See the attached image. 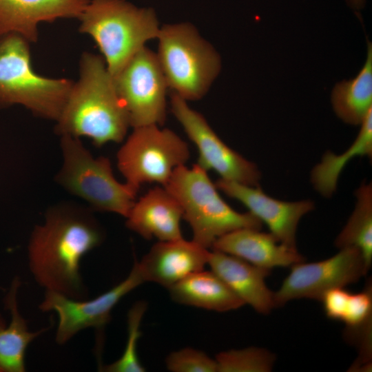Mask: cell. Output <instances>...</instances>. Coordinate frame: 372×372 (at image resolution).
<instances>
[{
	"label": "cell",
	"instance_id": "6da1fadb",
	"mask_svg": "<svg viewBox=\"0 0 372 372\" xmlns=\"http://www.w3.org/2000/svg\"><path fill=\"white\" fill-rule=\"evenodd\" d=\"M104 237L90 210L74 204L56 205L47 211L44 222L31 234L28 247L30 272L45 290L84 300L88 292L81 274V261Z\"/></svg>",
	"mask_w": 372,
	"mask_h": 372
},
{
	"label": "cell",
	"instance_id": "7a4b0ae2",
	"mask_svg": "<svg viewBox=\"0 0 372 372\" xmlns=\"http://www.w3.org/2000/svg\"><path fill=\"white\" fill-rule=\"evenodd\" d=\"M79 70L56 119V131L61 136H86L97 147L121 142L130 125L104 59L85 52Z\"/></svg>",
	"mask_w": 372,
	"mask_h": 372
},
{
	"label": "cell",
	"instance_id": "3957f363",
	"mask_svg": "<svg viewBox=\"0 0 372 372\" xmlns=\"http://www.w3.org/2000/svg\"><path fill=\"white\" fill-rule=\"evenodd\" d=\"M79 19L80 32L95 41L112 76L160 30L153 8L126 0H90Z\"/></svg>",
	"mask_w": 372,
	"mask_h": 372
},
{
	"label": "cell",
	"instance_id": "277c9868",
	"mask_svg": "<svg viewBox=\"0 0 372 372\" xmlns=\"http://www.w3.org/2000/svg\"><path fill=\"white\" fill-rule=\"evenodd\" d=\"M163 187L180 205L183 218L192 229V240L206 249L233 231L262 227V222L250 212L232 209L221 198L207 171L198 164L191 168L185 165L178 167Z\"/></svg>",
	"mask_w": 372,
	"mask_h": 372
},
{
	"label": "cell",
	"instance_id": "5b68a950",
	"mask_svg": "<svg viewBox=\"0 0 372 372\" xmlns=\"http://www.w3.org/2000/svg\"><path fill=\"white\" fill-rule=\"evenodd\" d=\"M156 39V54L167 87L186 101L203 98L221 68L214 47L186 22L163 25Z\"/></svg>",
	"mask_w": 372,
	"mask_h": 372
},
{
	"label": "cell",
	"instance_id": "8992f818",
	"mask_svg": "<svg viewBox=\"0 0 372 372\" xmlns=\"http://www.w3.org/2000/svg\"><path fill=\"white\" fill-rule=\"evenodd\" d=\"M28 42L14 33L0 37V105L21 104L36 115L56 121L73 82L35 73Z\"/></svg>",
	"mask_w": 372,
	"mask_h": 372
},
{
	"label": "cell",
	"instance_id": "52a82bcc",
	"mask_svg": "<svg viewBox=\"0 0 372 372\" xmlns=\"http://www.w3.org/2000/svg\"><path fill=\"white\" fill-rule=\"evenodd\" d=\"M61 147L63 164L57 182L85 200L92 209L126 218L138 192L116 179L110 161L94 157L79 138L70 135L61 136Z\"/></svg>",
	"mask_w": 372,
	"mask_h": 372
},
{
	"label": "cell",
	"instance_id": "ba28073f",
	"mask_svg": "<svg viewBox=\"0 0 372 372\" xmlns=\"http://www.w3.org/2000/svg\"><path fill=\"white\" fill-rule=\"evenodd\" d=\"M189 157L188 145L178 134L149 125L134 128L117 153V166L126 183L138 192L144 183L165 186Z\"/></svg>",
	"mask_w": 372,
	"mask_h": 372
},
{
	"label": "cell",
	"instance_id": "9c48e42d",
	"mask_svg": "<svg viewBox=\"0 0 372 372\" xmlns=\"http://www.w3.org/2000/svg\"><path fill=\"white\" fill-rule=\"evenodd\" d=\"M112 77L130 126L165 123L168 87L155 52L143 47Z\"/></svg>",
	"mask_w": 372,
	"mask_h": 372
},
{
	"label": "cell",
	"instance_id": "30bf717a",
	"mask_svg": "<svg viewBox=\"0 0 372 372\" xmlns=\"http://www.w3.org/2000/svg\"><path fill=\"white\" fill-rule=\"evenodd\" d=\"M366 274L362 254L354 247L341 248L338 254L323 260L296 263L273 292L276 307L295 299L321 301L328 291L358 282Z\"/></svg>",
	"mask_w": 372,
	"mask_h": 372
},
{
	"label": "cell",
	"instance_id": "8fae6325",
	"mask_svg": "<svg viewBox=\"0 0 372 372\" xmlns=\"http://www.w3.org/2000/svg\"><path fill=\"white\" fill-rule=\"evenodd\" d=\"M171 110L197 147L196 164L207 172L215 171L222 179L259 186L261 174L257 166L227 146L200 113L175 94L172 95Z\"/></svg>",
	"mask_w": 372,
	"mask_h": 372
},
{
	"label": "cell",
	"instance_id": "7c38bea8",
	"mask_svg": "<svg viewBox=\"0 0 372 372\" xmlns=\"http://www.w3.org/2000/svg\"><path fill=\"white\" fill-rule=\"evenodd\" d=\"M143 282L136 261L125 279L95 298L76 300L45 290L39 309L57 314L55 340L57 344H64L83 329L103 328L110 320L111 312L118 302Z\"/></svg>",
	"mask_w": 372,
	"mask_h": 372
},
{
	"label": "cell",
	"instance_id": "4fadbf2b",
	"mask_svg": "<svg viewBox=\"0 0 372 372\" xmlns=\"http://www.w3.org/2000/svg\"><path fill=\"white\" fill-rule=\"evenodd\" d=\"M215 185L225 194L243 204L262 223H265L280 243L297 249L298 225L302 217L314 209L312 200L282 201L267 195L259 186L222 178L217 180Z\"/></svg>",
	"mask_w": 372,
	"mask_h": 372
},
{
	"label": "cell",
	"instance_id": "5bb4252c",
	"mask_svg": "<svg viewBox=\"0 0 372 372\" xmlns=\"http://www.w3.org/2000/svg\"><path fill=\"white\" fill-rule=\"evenodd\" d=\"M209 251L183 238L158 241L136 261L144 282L170 288L187 276L204 269Z\"/></svg>",
	"mask_w": 372,
	"mask_h": 372
},
{
	"label": "cell",
	"instance_id": "9a60e30c",
	"mask_svg": "<svg viewBox=\"0 0 372 372\" xmlns=\"http://www.w3.org/2000/svg\"><path fill=\"white\" fill-rule=\"evenodd\" d=\"M90 0H0V37L14 33L36 42L40 22L78 18Z\"/></svg>",
	"mask_w": 372,
	"mask_h": 372
},
{
	"label": "cell",
	"instance_id": "2e32d148",
	"mask_svg": "<svg viewBox=\"0 0 372 372\" xmlns=\"http://www.w3.org/2000/svg\"><path fill=\"white\" fill-rule=\"evenodd\" d=\"M182 218L180 205L162 186L150 189L134 202L125 218L127 227L143 238L166 241L183 238Z\"/></svg>",
	"mask_w": 372,
	"mask_h": 372
},
{
	"label": "cell",
	"instance_id": "e0dca14e",
	"mask_svg": "<svg viewBox=\"0 0 372 372\" xmlns=\"http://www.w3.org/2000/svg\"><path fill=\"white\" fill-rule=\"evenodd\" d=\"M207 265L245 304L261 314H268L276 308L273 291L265 282L269 269L214 249L209 251Z\"/></svg>",
	"mask_w": 372,
	"mask_h": 372
},
{
	"label": "cell",
	"instance_id": "ac0fdd59",
	"mask_svg": "<svg viewBox=\"0 0 372 372\" xmlns=\"http://www.w3.org/2000/svg\"><path fill=\"white\" fill-rule=\"evenodd\" d=\"M211 248L269 270L304 261L297 249L280 243L270 232L256 229L244 228L226 234Z\"/></svg>",
	"mask_w": 372,
	"mask_h": 372
},
{
	"label": "cell",
	"instance_id": "d6986e66",
	"mask_svg": "<svg viewBox=\"0 0 372 372\" xmlns=\"http://www.w3.org/2000/svg\"><path fill=\"white\" fill-rule=\"evenodd\" d=\"M168 290L176 302L218 312L238 309L245 304L211 270L197 271Z\"/></svg>",
	"mask_w": 372,
	"mask_h": 372
},
{
	"label": "cell",
	"instance_id": "ffe728a7",
	"mask_svg": "<svg viewBox=\"0 0 372 372\" xmlns=\"http://www.w3.org/2000/svg\"><path fill=\"white\" fill-rule=\"evenodd\" d=\"M20 280L15 277L6 297V306L10 311L11 320L8 327L0 314V370L1 372L25 371V356L28 345L40 334L48 330L30 331L26 320L19 312L17 295Z\"/></svg>",
	"mask_w": 372,
	"mask_h": 372
},
{
	"label": "cell",
	"instance_id": "44dd1931",
	"mask_svg": "<svg viewBox=\"0 0 372 372\" xmlns=\"http://www.w3.org/2000/svg\"><path fill=\"white\" fill-rule=\"evenodd\" d=\"M331 101L335 114L344 123L358 125L372 110V45L367 42V56L357 75L338 83Z\"/></svg>",
	"mask_w": 372,
	"mask_h": 372
},
{
	"label": "cell",
	"instance_id": "7402d4cb",
	"mask_svg": "<svg viewBox=\"0 0 372 372\" xmlns=\"http://www.w3.org/2000/svg\"><path fill=\"white\" fill-rule=\"evenodd\" d=\"M360 132L351 145L341 154L326 152L321 161L311 171V181L315 189L325 198H330L335 192L338 178L353 157L372 156V110L360 124Z\"/></svg>",
	"mask_w": 372,
	"mask_h": 372
},
{
	"label": "cell",
	"instance_id": "603a6c76",
	"mask_svg": "<svg viewBox=\"0 0 372 372\" xmlns=\"http://www.w3.org/2000/svg\"><path fill=\"white\" fill-rule=\"evenodd\" d=\"M356 204L347 224L335 240L339 248L354 247L362 256L368 273L372 262V186L363 183L355 192Z\"/></svg>",
	"mask_w": 372,
	"mask_h": 372
},
{
	"label": "cell",
	"instance_id": "cb8c5ba5",
	"mask_svg": "<svg viewBox=\"0 0 372 372\" xmlns=\"http://www.w3.org/2000/svg\"><path fill=\"white\" fill-rule=\"evenodd\" d=\"M276 359L274 353L256 347L220 352L215 358L218 372H269Z\"/></svg>",
	"mask_w": 372,
	"mask_h": 372
},
{
	"label": "cell",
	"instance_id": "d4e9b609",
	"mask_svg": "<svg viewBox=\"0 0 372 372\" xmlns=\"http://www.w3.org/2000/svg\"><path fill=\"white\" fill-rule=\"evenodd\" d=\"M147 303L138 301L133 304L127 313V340L122 355L115 362L102 366L99 369L106 372H144L137 355V342L141 335L140 330Z\"/></svg>",
	"mask_w": 372,
	"mask_h": 372
},
{
	"label": "cell",
	"instance_id": "484cf974",
	"mask_svg": "<svg viewBox=\"0 0 372 372\" xmlns=\"http://www.w3.org/2000/svg\"><path fill=\"white\" fill-rule=\"evenodd\" d=\"M372 291L369 285L362 291L351 293L345 290L340 296L334 320L345 323L349 330L356 329L371 321Z\"/></svg>",
	"mask_w": 372,
	"mask_h": 372
},
{
	"label": "cell",
	"instance_id": "4316f807",
	"mask_svg": "<svg viewBox=\"0 0 372 372\" xmlns=\"http://www.w3.org/2000/svg\"><path fill=\"white\" fill-rule=\"evenodd\" d=\"M165 364L172 372H218L215 359L192 348H184L171 353L166 358Z\"/></svg>",
	"mask_w": 372,
	"mask_h": 372
},
{
	"label": "cell",
	"instance_id": "83f0119b",
	"mask_svg": "<svg viewBox=\"0 0 372 372\" xmlns=\"http://www.w3.org/2000/svg\"><path fill=\"white\" fill-rule=\"evenodd\" d=\"M349 5L356 10H360L364 7L365 0H347Z\"/></svg>",
	"mask_w": 372,
	"mask_h": 372
},
{
	"label": "cell",
	"instance_id": "f1b7e54d",
	"mask_svg": "<svg viewBox=\"0 0 372 372\" xmlns=\"http://www.w3.org/2000/svg\"><path fill=\"white\" fill-rule=\"evenodd\" d=\"M0 372H1V371L0 370Z\"/></svg>",
	"mask_w": 372,
	"mask_h": 372
}]
</instances>
